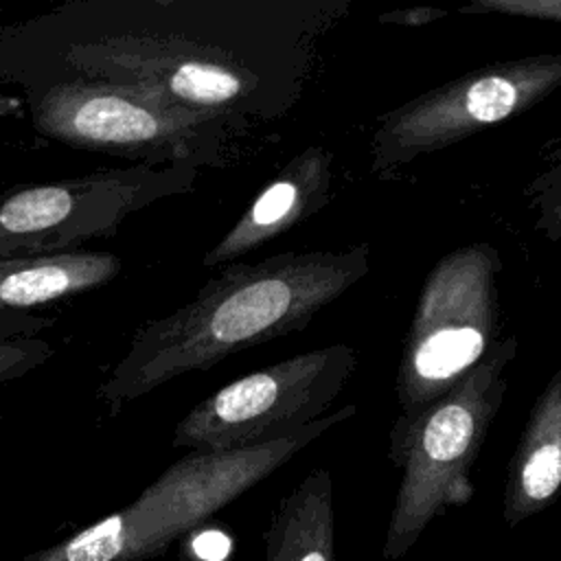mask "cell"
<instances>
[{
  "mask_svg": "<svg viewBox=\"0 0 561 561\" xmlns=\"http://www.w3.org/2000/svg\"><path fill=\"white\" fill-rule=\"evenodd\" d=\"M348 0H149L66 4L9 31L35 83L88 79L151 90L239 131L305 96Z\"/></svg>",
  "mask_w": 561,
  "mask_h": 561,
  "instance_id": "cell-1",
  "label": "cell"
},
{
  "mask_svg": "<svg viewBox=\"0 0 561 561\" xmlns=\"http://www.w3.org/2000/svg\"><path fill=\"white\" fill-rule=\"evenodd\" d=\"M368 270V243L224 265L186 305L136 331L99 397L116 414L180 375L208 370L234 353L298 333Z\"/></svg>",
  "mask_w": 561,
  "mask_h": 561,
  "instance_id": "cell-2",
  "label": "cell"
},
{
  "mask_svg": "<svg viewBox=\"0 0 561 561\" xmlns=\"http://www.w3.org/2000/svg\"><path fill=\"white\" fill-rule=\"evenodd\" d=\"M357 412L346 403L300 432L243 449L188 451L134 502L22 561H147L265 480L327 430Z\"/></svg>",
  "mask_w": 561,
  "mask_h": 561,
  "instance_id": "cell-3",
  "label": "cell"
},
{
  "mask_svg": "<svg viewBox=\"0 0 561 561\" xmlns=\"http://www.w3.org/2000/svg\"><path fill=\"white\" fill-rule=\"evenodd\" d=\"M517 337H500L491 353L449 392L392 421L388 458L401 471L381 557L399 561L434 517L473 497L471 469L508 388Z\"/></svg>",
  "mask_w": 561,
  "mask_h": 561,
  "instance_id": "cell-4",
  "label": "cell"
},
{
  "mask_svg": "<svg viewBox=\"0 0 561 561\" xmlns=\"http://www.w3.org/2000/svg\"><path fill=\"white\" fill-rule=\"evenodd\" d=\"M28 90L31 121L42 136L136 164L217 167L226 140L239 131L221 116L180 107L138 85L57 79Z\"/></svg>",
  "mask_w": 561,
  "mask_h": 561,
  "instance_id": "cell-5",
  "label": "cell"
},
{
  "mask_svg": "<svg viewBox=\"0 0 561 561\" xmlns=\"http://www.w3.org/2000/svg\"><path fill=\"white\" fill-rule=\"evenodd\" d=\"M502 256L493 243L458 245L427 272L394 375L410 414L462 381L497 344Z\"/></svg>",
  "mask_w": 561,
  "mask_h": 561,
  "instance_id": "cell-6",
  "label": "cell"
},
{
  "mask_svg": "<svg viewBox=\"0 0 561 561\" xmlns=\"http://www.w3.org/2000/svg\"><path fill=\"white\" fill-rule=\"evenodd\" d=\"M561 88V55L495 61L436 85L377 118L370 175L392 178L405 164L508 123Z\"/></svg>",
  "mask_w": 561,
  "mask_h": 561,
  "instance_id": "cell-7",
  "label": "cell"
},
{
  "mask_svg": "<svg viewBox=\"0 0 561 561\" xmlns=\"http://www.w3.org/2000/svg\"><path fill=\"white\" fill-rule=\"evenodd\" d=\"M357 362L353 346L329 344L248 373L193 405L175 425L173 445L226 451L291 436L329 414Z\"/></svg>",
  "mask_w": 561,
  "mask_h": 561,
  "instance_id": "cell-8",
  "label": "cell"
},
{
  "mask_svg": "<svg viewBox=\"0 0 561 561\" xmlns=\"http://www.w3.org/2000/svg\"><path fill=\"white\" fill-rule=\"evenodd\" d=\"M191 164H134L0 195V259L77 252L114 234L136 210L191 188Z\"/></svg>",
  "mask_w": 561,
  "mask_h": 561,
  "instance_id": "cell-9",
  "label": "cell"
},
{
  "mask_svg": "<svg viewBox=\"0 0 561 561\" xmlns=\"http://www.w3.org/2000/svg\"><path fill=\"white\" fill-rule=\"evenodd\" d=\"M333 156L322 145L298 151L254 197L237 224L204 254L202 265L224 267L294 230L331 199Z\"/></svg>",
  "mask_w": 561,
  "mask_h": 561,
  "instance_id": "cell-10",
  "label": "cell"
},
{
  "mask_svg": "<svg viewBox=\"0 0 561 561\" xmlns=\"http://www.w3.org/2000/svg\"><path fill=\"white\" fill-rule=\"evenodd\" d=\"M561 491V368L530 405L508 460L502 517L508 526L541 513Z\"/></svg>",
  "mask_w": 561,
  "mask_h": 561,
  "instance_id": "cell-11",
  "label": "cell"
},
{
  "mask_svg": "<svg viewBox=\"0 0 561 561\" xmlns=\"http://www.w3.org/2000/svg\"><path fill=\"white\" fill-rule=\"evenodd\" d=\"M123 261L110 252L77 250L0 259V311L15 313L110 283Z\"/></svg>",
  "mask_w": 561,
  "mask_h": 561,
  "instance_id": "cell-12",
  "label": "cell"
},
{
  "mask_svg": "<svg viewBox=\"0 0 561 561\" xmlns=\"http://www.w3.org/2000/svg\"><path fill=\"white\" fill-rule=\"evenodd\" d=\"M263 541V561H335L333 480L329 469H311L280 500Z\"/></svg>",
  "mask_w": 561,
  "mask_h": 561,
  "instance_id": "cell-13",
  "label": "cell"
},
{
  "mask_svg": "<svg viewBox=\"0 0 561 561\" xmlns=\"http://www.w3.org/2000/svg\"><path fill=\"white\" fill-rule=\"evenodd\" d=\"M535 215L533 228L548 241L561 239V134L541 147V164L524 186Z\"/></svg>",
  "mask_w": 561,
  "mask_h": 561,
  "instance_id": "cell-14",
  "label": "cell"
},
{
  "mask_svg": "<svg viewBox=\"0 0 561 561\" xmlns=\"http://www.w3.org/2000/svg\"><path fill=\"white\" fill-rule=\"evenodd\" d=\"M53 353H55L53 346L39 337L22 335V337L2 340L0 342V386L42 366Z\"/></svg>",
  "mask_w": 561,
  "mask_h": 561,
  "instance_id": "cell-15",
  "label": "cell"
},
{
  "mask_svg": "<svg viewBox=\"0 0 561 561\" xmlns=\"http://www.w3.org/2000/svg\"><path fill=\"white\" fill-rule=\"evenodd\" d=\"M462 15H506L561 24V0H471L458 7Z\"/></svg>",
  "mask_w": 561,
  "mask_h": 561,
  "instance_id": "cell-16",
  "label": "cell"
},
{
  "mask_svg": "<svg viewBox=\"0 0 561 561\" xmlns=\"http://www.w3.org/2000/svg\"><path fill=\"white\" fill-rule=\"evenodd\" d=\"M447 18L445 9L436 7H414V9H399V11H388L379 13L377 22L381 24H401V26H423L436 20Z\"/></svg>",
  "mask_w": 561,
  "mask_h": 561,
  "instance_id": "cell-17",
  "label": "cell"
},
{
  "mask_svg": "<svg viewBox=\"0 0 561 561\" xmlns=\"http://www.w3.org/2000/svg\"><path fill=\"white\" fill-rule=\"evenodd\" d=\"M37 318H22V316H18V313H2L0 311V342L2 340H11L9 335H15V331H18V327L24 322V324H28V322H35Z\"/></svg>",
  "mask_w": 561,
  "mask_h": 561,
  "instance_id": "cell-18",
  "label": "cell"
}]
</instances>
